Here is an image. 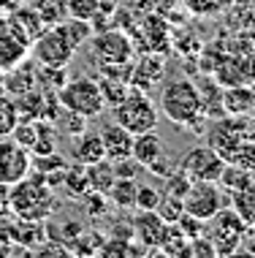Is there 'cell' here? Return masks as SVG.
<instances>
[{
	"label": "cell",
	"mask_w": 255,
	"mask_h": 258,
	"mask_svg": "<svg viewBox=\"0 0 255 258\" xmlns=\"http://www.w3.org/2000/svg\"><path fill=\"white\" fill-rule=\"evenodd\" d=\"M130 228H133V239L144 250H157V245L163 239V231H166V220L155 209H139V215L130 220Z\"/></svg>",
	"instance_id": "7c38bea8"
},
{
	"label": "cell",
	"mask_w": 255,
	"mask_h": 258,
	"mask_svg": "<svg viewBox=\"0 0 255 258\" xmlns=\"http://www.w3.org/2000/svg\"><path fill=\"white\" fill-rule=\"evenodd\" d=\"M188 245H190V239L185 236L182 228L177 223H166V231H163V239L157 245V250L171 258H188Z\"/></svg>",
	"instance_id": "603a6c76"
},
{
	"label": "cell",
	"mask_w": 255,
	"mask_h": 258,
	"mask_svg": "<svg viewBox=\"0 0 255 258\" xmlns=\"http://www.w3.org/2000/svg\"><path fill=\"white\" fill-rule=\"evenodd\" d=\"M101 139H103V150H106V158H109V160L128 158L130 150H133V134H128V131L122 128L120 122L103 125Z\"/></svg>",
	"instance_id": "2e32d148"
},
{
	"label": "cell",
	"mask_w": 255,
	"mask_h": 258,
	"mask_svg": "<svg viewBox=\"0 0 255 258\" xmlns=\"http://www.w3.org/2000/svg\"><path fill=\"white\" fill-rule=\"evenodd\" d=\"M182 204H185V212L188 215L206 223L215 212H220V207H225L223 187L217 182H193L190 190L185 193Z\"/></svg>",
	"instance_id": "8fae6325"
},
{
	"label": "cell",
	"mask_w": 255,
	"mask_h": 258,
	"mask_svg": "<svg viewBox=\"0 0 255 258\" xmlns=\"http://www.w3.org/2000/svg\"><path fill=\"white\" fill-rule=\"evenodd\" d=\"M190 185H193V179L177 166V169L166 177V187H163V193H168V196H177V199H185V193L190 190Z\"/></svg>",
	"instance_id": "836d02e7"
},
{
	"label": "cell",
	"mask_w": 255,
	"mask_h": 258,
	"mask_svg": "<svg viewBox=\"0 0 255 258\" xmlns=\"http://www.w3.org/2000/svg\"><path fill=\"white\" fill-rule=\"evenodd\" d=\"M179 169L188 174L193 182H217L220 174L225 169V160L209 144H198V147H190L182 155Z\"/></svg>",
	"instance_id": "52a82bcc"
},
{
	"label": "cell",
	"mask_w": 255,
	"mask_h": 258,
	"mask_svg": "<svg viewBox=\"0 0 255 258\" xmlns=\"http://www.w3.org/2000/svg\"><path fill=\"white\" fill-rule=\"evenodd\" d=\"M30 52V38L17 25L11 11H0V68H11Z\"/></svg>",
	"instance_id": "9c48e42d"
},
{
	"label": "cell",
	"mask_w": 255,
	"mask_h": 258,
	"mask_svg": "<svg viewBox=\"0 0 255 258\" xmlns=\"http://www.w3.org/2000/svg\"><path fill=\"white\" fill-rule=\"evenodd\" d=\"M188 255L193 258H215V245L209 242V236L201 234V236H193L190 239V245H188Z\"/></svg>",
	"instance_id": "f35d334b"
},
{
	"label": "cell",
	"mask_w": 255,
	"mask_h": 258,
	"mask_svg": "<svg viewBox=\"0 0 255 258\" xmlns=\"http://www.w3.org/2000/svg\"><path fill=\"white\" fill-rule=\"evenodd\" d=\"M188 3V9L193 14H201V17H206V14H212L217 9V0H185Z\"/></svg>",
	"instance_id": "b9f144b4"
},
{
	"label": "cell",
	"mask_w": 255,
	"mask_h": 258,
	"mask_svg": "<svg viewBox=\"0 0 255 258\" xmlns=\"http://www.w3.org/2000/svg\"><path fill=\"white\" fill-rule=\"evenodd\" d=\"M63 185L65 190L71 193V196H84V193L90 190L87 187V171L84 166H65V174H63Z\"/></svg>",
	"instance_id": "f546056e"
},
{
	"label": "cell",
	"mask_w": 255,
	"mask_h": 258,
	"mask_svg": "<svg viewBox=\"0 0 255 258\" xmlns=\"http://www.w3.org/2000/svg\"><path fill=\"white\" fill-rule=\"evenodd\" d=\"M3 76H6V71L0 68V93H3Z\"/></svg>",
	"instance_id": "7dc6e473"
},
{
	"label": "cell",
	"mask_w": 255,
	"mask_h": 258,
	"mask_svg": "<svg viewBox=\"0 0 255 258\" xmlns=\"http://www.w3.org/2000/svg\"><path fill=\"white\" fill-rule=\"evenodd\" d=\"M160 196H163L160 187H155V185H139V187H136V204H133V209H157Z\"/></svg>",
	"instance_id": "8d00e7d4"
},
{
	"label": "cell",
	"mask_w": 255,
	"mask_h": 258,
	"mask_svg": "<svg viewBox=\"0 0 255 258\" xmlns=\"http://www.w3.org/2000/svg\"><path fill=\"white\" fill-rule=\"evenodd\" d=\"M54 27H57V30L68 38V44H71L76 52L87 44L90 38H93V33H95L93 22H87V19H76V17H65V19H60V22L54 25Z\"/></svg>",
	"instance_id": "44dd1931"
},
{
	"label": "cell",
	"mask_w": 255,
	"mask_h": 258,
	"mask_svg": "<svg viewBox=\"0 0 255 258\" xmlns=\"http://www.w3.org/2000/svg\"><path fill=\"white\" fill-rule=\"evenodd\" d=\"M9 204H11V218L22 220H46L54 212V190L46 185V179L27 174L25 179L9 185Z\"/></svg>",
	"instance_id": "7a4b0ae2"
},
{
	"label": "cell",
	"mask_w": 255,
	"mask_h": 258,
	"mask_svg": "<svg viewBox=\"0 0 255 258\" xmlns=\"http://www.w3.org/2000/svg\"><path fill=\"white\" fill-rule=\"evenodd\" d=\"M57 101L63 109L84 114L87 120L98 117L101 111L106 109L101 87H98V79H90V76H76V79L65 82V85L57 90Z\"/></svg>",
	"instance_id": "5b68a950"
},
{
	"label": "cell",
	"mask_w": 255,
	"mask_h": 258,
	"mask_svg": "<svg viewBox=\"0 0 255 258\" xmlns=\"http://www.w3.org/2000/svg\"><path fill=\"white\" fill-rule=\"evenodd\" d=\"M87 44H90V52H93L98 66L130 62V54H133V44L120 30H98V33H93V38Z\"/></svg>",
	"instance_id": "ba28073f"
},
{
	"label": "cell",
	"mask_w": 255,
	"mask_h": 258,
	"mask_svg": "<svg viewBox=\"0 0 255 258\" xmlns=\"http://www.w3.org/2000/svg\"><path fill=\"white\" fill-rule=\"evenodd\" d=\"M71 158H73V163H79V166H93V163H98V160L106 158L101 131H81V134L73 136Z\"/></svg>",
	"instance_id": "9a60e30c"
},
{
	"label": "cell",
	"mask_w": 255,
	"mask_h": 258,
	"mask_svg": "<svg viewBox=\"0 0 255 258\" xmlns=\"http://www.w3.org/2000/svg\"><path fill=\"white\" fill-rule=\"evenodd\" d=\"M84 171H87V187L95 190V193H103V196L109 193V187H112V182L117 179L114 169H112V160L109 158H103V160H98V163H93V166H84Z\"/></svg>",
	"instance_id": "cb8c5ba5"
},
{
	"label": "cell",
	"mask_w": 255,
	"mask_h": 258,
	"mask_svg": "<svg viewBox=\"0 0 255 258\" xmlns=\"http://www.w3.org/2000/svg\"><path fill=\"white\" fill-rule=\"evenodd\" d=\"M233 209H236L239 215H242V220L247 223V226H252L255 223V179L247 187H242V190H233Z\"/></svg>",
	"instance_id": "4316f807"
},
{
	"label": "cell",
	"mask_w": 255,
	"mask_h": 258,
	"mask_svg": "<svg viewBox=\"0 0 255 258\" xmlns=\"http://www.w3.org/2000/svg\"><path fill=\"white\" fill-rule=\"evenodd\" d=\"M17 6V0H0V11H11Z\"/></svg>",
	"instance_id": "bcb514c9"
},
{
	"label": "cell",
	"mask_w": 255,
	"mask_h": 258,
	"mask_svg": "<svg viewBox=\"0 0 255 258\" xmlns=\"http://www.w3.org/2000/svg\"><path fill=\"white\" fill-rule=\"evenodd\" d=\"M57 152V125L52 120H38V134H36V142L30 147V155H52Z\"/></svg>",
	"instance_id": "d4e9b609"
},
{
	"label": "cell",
	"mask_w": 255,
	"mask_h": 258,
	"mask_svg": "<svg viewBox=\"0 0 255 258\" xmlns=\"http://www.w3.org/2000/svg\"><path fill=\"white\" fill-rule=\"evenodd\" d=\"M247 223L242 220V215L233 207H220V212H215L209 220H206V236L215 245L217 255H233L239 253V245H242Z\"/></svg>",
	"instance_id": "277c9868"
},
{
	"label": "cell",
	"mask_w": 255,
	"mask_h": 258,
	"mask_svg": "<svg viewBox=\"0 0 255 258\" xmlns=\"http://www.w3.org/2000/svg\"><path fill=\"white\" fill-rule=\"evenodd\" d=\"M147 169H149V171H152V174H155V177H163V179H166V177H168V174H171V171H174V169H177V166H174V163H171V160L166 158V152H163V155H160V158H157V160H152V163H149V166H147Z\"/></svg>",
	"instance_id": "60d3db41"
},
{
	"label": "cell",
	"mask_w": 255,
	"mask_h": 258,
	"mask_svg": "<svg viewBox=\"0 0 255 258\" xmlns=\"http://www.w3.org/2000/svg\"><path fill=\"white\" fill-rule=\"evenodd\" d=\"M98 87H101V95H103V103H106L109 109L114 106V103H120L122 98H125V93H128V82H122V79H114V76H103L101 74V79H98Z\"/></svg>",
	"instance_id": "f1b7e54d"
},
{
	"label": "cell",
	"mask_w": 255,
	"mask_h": 258,
	"mask_svg": "<svg viewBox=\"0 0 255 258\" xmlns=\"http://www.w3.org/2000/svg\"><path fill=\"white\" fill-rule=\"evenodd\" d=\"M155 212L160 215V218L166 220V223H177L179 218H182V212H185V204H182V199L163 193V196H160V204H157Z\"/></svg>",
	"instance_id": "e575fe53"
},
{
	"label": "cell",
	"mask_w": 255,
	"mask_h": 258,
	"mask_svg": "<svg viewBox=\"0 0 255 258\" xmlns=\"http://www.w3.org/2000/svg\"><path fill=\"white\" fill-rule=\"evenodd\" d=\"M244 131H242V120H220L215 125V131L209 134V147L217 152V155H223V160L231 158V152L239 147V144L244 142Z\"/></svg>",
	"instance_id": "5bb4252c"
},
{
	"label": "cell",
	"mask_w": 255,
	"mask_h": 258,
	"mask_svg": "<svg viewBox=\"0 0 255 258\" xmlns=\"http://www.w3.org/2000/svg\"><path fill=\"white\" fill-rule=\"evenodd\" d=\"M30 6L36 9V14L41 17V22H44L46 27H49V25H57L60 19L68 17L65 0H30Z\"/></svg>",
	"instance_id": "83f0119b"
},
{
	"label": "cell",
	"mask_w": 255,
	"mask_h": 258,
	"mask_svg": "<svg viewBox=\"0 0 255 258\" xmlns=\"http://www.w3.org/2000/svg\"><path fill=\"white\" fill-rule=\"evenodd\" d=\"M239 250H244V253H252V255H255V223L244 228V236H242V245H239Z\"/></svg>",
	"instance_id": "ee69618b"
},
{
	"label": "cell",
	"mask_w": 255,
	"mask_h": 258,
	"mask_svg": "<svg viewBox=\"0 0 255 258\" xmlns=\"http://www.w3.org/2000/svg\"><path fill=\"white\" fill-rule=\"evenodd\" d=\"M112 114H114V122H120L133 136L157 128V106L147 95V90H139V87H128L125 98L112 106Z\"/></svg>",
	"instance_id": "3957f363"
},
{
	"label": "cell",
	"mask_w": 255,
	"mask_h": 258,
	"mask_svg": "<svg viewBox=\"0 0 255 258\" xmlns=\"http://www.w3.org/2000/svg\"><path fill=\"white\" fill-rule=\"evenodd\" d=\"M11 218V204H9V185H0V223Z\"/></svg>",
	"instance_id": "7bdbcfd3"
},
{
	"label": "cell",
	"mask_w": 255,
	"mask_h": 258,
	"mask_svg": "<svg viewBox=\"0 0 255 258\" xmlns=\"http://www.w3.org/2000/svg\"><path fill=\"white\" fill-rule=\"evenodd\" d=\"M160 111L168 117L174 125H185L190 131H204L206 114H204V103L201 93L190 79H174L163 87L160 93Z\"/></svg>",
	"instance_id": "6da1fadb"
},
{
	"label": "cell",
	"mask_w": 255,
	"mask_h": 258,
	"mask_svg": "<svg viewBox=\"0 0 255 258\" xmlns=\"http://www.w3.org/2000/svg\"><path fill=\"white\" fill-rule=\"evenodd\" d=\"M25 3H30V0H25Z\"/></svg>",
	"instance_id": "c3c4849f"
},
{
	"label": "cell",
	"mask_w": 255,
	"mask_h": 258,
	"mask_svg": "<svg viewBox=\"0 0 255 258\" xmlns=\"http://www.w3.org/2000/svg\"><path fill=\"white\" fill-rule=\"evenodd\" d=\"M14 106H17L19 120H44V111H46V93H41V87L36 90H27V93L17 95L14 98Z\"/></svg>",
	"instance_id": "ffe728a7"
},
{
	"label": "cell",
	"mask_w": 255,
	"mask_h": 258,
	"mask_svg": "<svg viewBox=\"0 0 255 258\" xmlns=\"http://www.w3.org/2000/svg\"><path fill=\"white\" fill-rule=\"evenodd\" d=\"M17 122H19V114H17V106H14V98L0 93V139L11 136Z\"/></svg>",
	"instance_id": "4dcf8cb0"
},
{
	"label": "cell",
	"mask_w": 255,
	"mask_h": 258,
	"mask_svg": "<svg viewBox=\"0 0 255 258\" xmlns=\"http://www.w3.org/2000/svg\"><path fill=\"white\" fill-rule=\"evenodd\" d=\"M38 66V62H36ZM38 87H46V90H60L65 85V68H49V66H38Z\"/></svg>",
	"instance_id": "d590c367"
},
{
	"label": "cell",
	"mask_w": 255,
	"mask_h": 258,
	"mask_svg": "<svg viewBox=\"0 0 255 258\" xmlns=\"http://www.w3.org/2000/svg\"><path fill=\"white\" fill-rule=\"evenodd\" d=\"M33 171V155L11 136L0 139V185H14Z\"/></svg>",
	"instance_id": "30bf717a"
},
{
	"label": "cell",
	"mask_w": 255,
	"mask_h": 258,
	"mask_svg": "<svg viewBox=\"0 0 255 258\" xmlns=\"http://www.w3.org/2000/svg\"><path fill=\"white\" fill-rule=\"evenodd\" d=\"M65 9H68V17L93 22L101 11V0H65Z\"/></svg>",
	"instance_id": "d6a6232c"
},
{
	"label": "cell",
	"mask_w": 255,
	"mask_h": 258,
	"mask_svg": "<svg viewBox=\"0 0 255 258\" xmlns=\"http://www.w3.org/2000/svg\"><path fill=\"white\" fill-rule=\"evenodd\" d=\"M163 139L155 134V131H147V134H139L133 136V150H130V158H136L139 163L147 169L152 160H157L163 155Z\"/></svg>",
	"instance_id": "d6986e66"
},
{
	"label": "cell",
	"mask_w": 255,
	"mask_h": 258,
	"mask_svg": "<svg viewBox=\"0 0 255 258\" xmlns=\"http://www.w3.org/2000/svg\"><path fill=\"white\" fill-rule=\"evenodd\" d=\"M252 106H255V90L250 87L233 85L223 93V111H228V114L242 117L244 111H252Z\"/></svg>",
	"instance_id": "7402d4cb"
},
{
	"label": "cell",
	"mask_w": 255,
	"mask_h": 258,
	"mask_svg": "<svg viewBox=\"0 0 255 258\" xmlns=\"http://www.w3.org/2000/svg\"><path fill=\"white\" fill-rule=\"evenodd\" d=\"M54 125L63 128L68 136H76L81 131H87V117L84 114H76V111H68V109H60L57 117H54Z\"/></svg>",
	"instance_id": "1f68e13d"
},
{
	"label": "cell",
	"mask_w": 255,
	"mask_h": 258,
	"mask_svg": "<svg viewBox=\"0 0 255 258\" xmlns=\"http://www.w3.org/2000/svg\"><path fill=\"white\" fill-rule=\"evenodd\" d=\"M136 187H139L136 179H120V177H117L112 182V187H109L106 199L112 201L117 209H133V204H136Z\"/></svg>",
	"instance_id": "484cf974"
},
{
	"label": "cell",
	"mask_w": 255,
	"mask_h": 258,
	"mask_svg": "<svg viewBox=\"0 0 255 258\" xmlns=\"http://www.w3.org/2000/svg\"><path fill=\"white\" fill-rule=\"evenodd\" d=\"M177 226L185 231V236H188V239H193V236H201V234L206 231V223L198 220V218H193V215H188V212H182V218L177 220Z\"/></svg>",
	"instance_id": "ab89813d"
},
{
	"label": "cell",
	"mask_w": 255,
	"mask_h": 258,
	"mask_svg": "<svg viewBox=\"0 0 255 258\" xmlns=\"http://www.w3.org/2000/svg\"><path fill=\"white\" fill-rule=\"evenodd\" d=\"M3 226H6V231H9L11 242H19V247H25V250L38 247L41 242L46 239L41 220H22V218H14V220H6Z\"/></svg>",
	"instance_id": "e0dca14e"
},
{
	"label": "cell",
	"mask_w": 255,
	"mask_h": 258,
	"mask_svg": "<svg viewBox=\"0 0 255 258\" xmlns=\"http://www.w3.org/2000/svg\"><path fill=\"white\" fill-rule=\"evenodd\" d=\"M163 71H166V66H163L160 57H144L141 62H133V68H130V87L149 90L163 79Z\"/></svg>",
	"instance_id": "ac0fdd59"
},
{
	"label": "cell",
	"mask_w": 255,
	"mask_h": 258,
	"mask_svg": "<svg viewBox=\"0 0 255 258\" xmlns=\"http://www.w3.org/2000/svg\"><path fill=\"white\" fill-rule=\"evenodd\" d=\"M9 253H14V242L9 231H6V226L0 223V255H9Z\"/></svg>",
	"instance_id": "f6af8a7d"
},
{
	"label": "cell",
	"mask_w": 255,
	"mask_h": 258,
	"mask_svg": "<svg viewBox=\"0 0 255 258\" xmlns=\"http://www.w3.org/2000/svg\"><path fill=\"white\" fill-rule=\"evenodd\" d=\"M112 169H114V177H120V179H136L144 166H141L136 158H130V155H128V158L112 160Z\"/></svg>",
	"instance_id": "74e56055"
},
{
	"label": "cell",
	"mask_w": 255,
	"mask_h": 258,
	"mask_svg": "<svg viewBox=\"0 0 255 258\" xmlns=\"http://www.w3.org/2000/svg\"><path fill=\"white\" fill-rule=\"evenodd\" d=\"M38 66L36 60H19L17 66L6 68V76H3V93L11 95V98H17V95L27 93V90H36L38 87Z\"/></svg>",
	"instance_id": "4fadbf2b"
},
{
	"label": "cell",
	"mask_w": 255,
	"mask_h": 258,
	"mask_svg": "<svg viewBox=\"0 0 255 258\" xmlns=\"http://www.w3.org/2000/svg\"><path fill=\"white\" fill-rule=\"evenodd\" d=\"M30 52L38 66H49V68H68V62L76 54V49L68 44V38L54 25L44 27L38 33V38L30 44Z\"/></svg>",
	"instance_id": "8992f818"
}]
</instances>
